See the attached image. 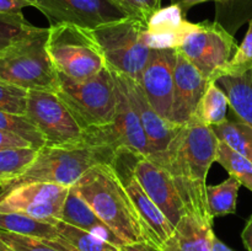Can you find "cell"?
I'll return each mask as SVG.
<instances>
[{"mask_svg":"<svg viewBox=\"0 0 252 251\" xmlns=\"http://www.w3.org/2000/svg\"><path fill=\"white\" fill-rule=\"evenodd\" d=\"M219 140L212 127L192 117L167 149L154 159L169 171L186 214L213 223L207 206V175L216 161Z\"/></svg>","mask_w":252,"mask_h":251,"instance_id":"obj_1","label":"cell"},{"mask_svg":"<svg viewBox=\"0 0 252 251\" xmlns=\"http://www.w3.org/2000/svg\"><path fill=\"white\" fill-rule=\"evenodd\" d=\"M74 186L123 243L144 241L139 216L110 162L93 166Z\"/></svg>","mask_w":252,"mask_h":251,"instance_id":"obj_2","label":"cell"},{"mask_svg":"<svg viewBox=\"0 0 252 251\" xmlns=\"http://www.w3.org/2000/svg\"><path fill=\"white\" fill-rule=\"evenodd\" d=\"M49 27H36L0 51V81L25 90L56 93L58 71L47 49Z\"/></svg>","mask_w":252,"mask_h":251,"instance_id":"obj_3","label":"cell"},{"mask_svg":"<svg viewBox=\"0 0 252 251\" xmlns=\"http://www.w3.org/2000/svg\"><path fill=\"white\" fill-rule=\"evenodd\" d=\"M116 150L106 147H90L88 144L68 147H48L38 149L36 159L22 172L2 188L30 184H49L73 186L88 170L100 162H110Z\"/></svg>","mask_w":252,"mask_h":251,"instance_id":"obj_4","label":"cell"},{"mask_svg":"<svg viewBox=\"0 0 252 251\" xmlns=\"http://www.w3.org/2000/svg\"><path fill=\"white\" fill-rule=\"evenodd\" d=\"M56 94L84 130L102 128L115 121L116 85L107 66L97 75L81 81L58 73Z\"/></svg>","mask_w":252,"mask_h":251,"instance_id":"obj_5","label":"cell"},{"mask_svg":"<svg viewBox=\"0 0 252 251\" xmlns=\"http://www.w3.org/2000/svg\"><path fill=\"white\" fill-rule=\"evenodd\" d=\"M47 49L59 74L88 80L106 68L102 49L93 31L70 24L49 26Z\"/></svg>","mask_w":252,"mask_h":251,"instance_id":"obj_6","label":"cell"},{"mask_svg":"<svg viewBox=\"0 0 252 251\" xmlns=\"http://www.w3.org/2000/svg\"><path fill=\"white\" fill-rule=\"evenodd\" d=\"M145 22L137 17H128L91 31L102 49L106 66L138 80L152 52L145 39Z\"/></svg>","mask_w":252,"mask_h":251,"instance_id":"obj_7","label":"cell"},{"mask_svg":"<svg viewBox=\"0 0 252 251\" xmlns=\"http://www.w3.org/2000/svg\"><path fill=\"white\" fill-rule=\"evenodd\" d=\"M235 38L218 22L186 21L176 51L186 57L204 78L216 83L238 49Z\"/></svg>","mask_w":252,"mask_h":251,"instance_id":"obj_8","label":"cell"},{"mask_svg":"<svg viewBox=\"0 0 252 251\" xmlns=\"http://www.w3.org/2000/svg\"><path fill=\"white\" fill-rule=\"evenodd\" d=\"M26 116L48 147L84 144L85 130L53 91L29 90Z\"/></svg>","mask_w":252,"mask_h":251,"instance_id":"obj_9","label":"cell"},{"mask_svg":"<svg viewBox=\"0 0 252 251\" xmlns=\"http://www.w3.org/2000/svg\"><path fill=\"white\" fill-rule=\"evenodd\" d=\"M133 161H134V152L126 148H120L116 150L110 164L120 177L123 187L132 199L133 206L139 216L143 233H144V241L161 250L162 245L170 238L175 226L148 196L140 182L138 181L133 167Z\"/></svg>","mask_w":252,"mask_h":251,"instance_id":"obj_10","label":"cell"},{"mask_svg":"<svg viewBox=\"0 0 252 251\" xmlns=\"http://www.w3.org/2000/svg\"><path fill=\"white\" fill-rule=\"evenodd\" d=\"M111 73L115 79L117 97L115 121L102 128L85 130L84 144L90 147H106L113 150L126 148L137 154L150 157L153 154L152 148L139 117L133 108L118 76L112 70Z\"/></svg>","mask_w":252,"mask_h":251,"instance_id":"obj_11","label":"cell"},{"mask_svg":"<svg viewBox=\"0 0 252 251\" xmlns=\"http://www.w3.org/2000/svg\"><path fill=\"white\" fill-rule=\"evenodd\" d=\"M68 191V186L49 182H30L0 188V213L15 212L56 224Z\"/></svg>","mask_w":252,"mask_h":251,"instance_id":"obj_12","label":"cell"},{"mask_svg":"<svg viewBox=\"0 0 252 251\" xmlns=\"http://www.w3.org/2000/svg\"><path fill=\"white\" fill-rule=\"evenodd\" d=\"M52 25L70 24L88 30L133 17L116 0H34Z\"/></svg>","mask_w":252,"mask_h":251,"instance_id":"obj_13","label":"cell"},{"mask_svg":"<svg viewBox=\"0 0 252 251\" xmlns=\"http://www.w3.org/2000/svg\"><path fill=\"white\" fill-rule=\"evenodd\" d=\"M176 49H152L138 83L150 105L165 120L171 122L174 105V71Z\"/></svg>","mask_w":252,"mask_h":251,"instance_id":"obj_14","label":"cell"},{"mask_svg":"<svg viewBox=\"0 0 252 251\" xmlns=\"http://www.w3.org/2000/svg\"><path fill=\"white\" fill-rule=\"evenodd\" d=\"M133 167L138 181L148 196L159 207L170 223L176 226L186 211L169 171L149 157L137 153H134Z\"/></svg>","mask_w":252,"mask_h":251,"instance_id":"obj_15","label":"cell"},{"mask_svg":"<svg viewBox=\"0 0 252 251\" xmlns=\"http://www.w3.org/2000/svg\"><path fill=\"white\" fill-rule=\"evenodd\" d=\"M113 73L118 76L120 81L122 83L126 94H127L133 108L139 117L142 127L147 134L148 142H149L153 152L149 159H154L167 149L169 144L176 137L182 126L175 125V123L162 118L155 111V108L150 105L144 91L140 88L137 80L116 73V71H113Z\"/></svg>","mask_w":252,"mask_h":251,"instance_id":"obj_16","label":"cell"},{"mask_svg":"<svg viewBox=\"0 0 252 251\" xmlns=\"http://www.w3.org/2000/svg\"><path fill=\"white\" fill-rule=\"evenodd\" d=\"M177 52V51H176ZM211 81L186 57L177 52L174 71V105L171 122L184 126L193 117Z\"/></svg>","mask_w":252,"mask_h":251,"instance_id":"obj_17","label":"cell"},{"mask_svg":"<svg viewBox=\"0 0 252 251\" xmlns=\"http://www.w3.org/2000/svg\"><path fill=\"white\" fill-rule=\"evenodd\" d=\"M59 220L80 228L83 230L89 231L98 238L103 239L107 243L121 248L126 245L117 235L112 231V229L95 213L90 204L81 197L76 187H69L68 194L64 199L63 207H62Z\"/></svg>","mask_w":252,"mask_h":251,"instance_id":"obj_18","label":"cell"},{"mask_svg":"<svg viewBox=\"0 0 252 251\" xmlns=\"http://www.w3.org/2000/svg\"><path fill=\"white\" fill-rule=\"evenodd\" d=\"M186 20L177 5L160 7L147 22L145 39L152 49H175L181 41Z\"/></svg>","mask_w":252,"mask_h":251,"instance_id":"obj_19","label":"cell"},{"mask_svg":"<svg viewBox=\"0 0 252 251\" xmlns=\"http://www.w3.org/2000/svg\"><path fill=\"white\" fill-rule=\"evenodd\" d=\"M214 235L213 223L185 214L161 251H212Z\"/></svg>","mask_w":252,"mask_h":251,"instance_id":"obj_20","label":"cell"},{"mask_svg":"<svg viewBox=\"0 0 252 251\" xmlns=\"http://www.w3.org/2000/svg\"><path fill=\"white\" fill-rule=\"evenodd\" d=\"M216 83L226 94L236 117L252 128V69L238 74H224Z\"/></svg>","mask_w":252,"mask_h":251,"instance_id":"obj_21","label":"cell"},{"mask_svg":"<svg viewBox=\"0 0 252 251\" xmlns=\"http://www.w3.org/2000/svg\"><path fill=\"white\" fill-rule=\"evenodd\" d=\"M0 230L20 235L44 239H59L56 224L38 220L22 213H0Z\"/></svg>","mask_w":252,"mask_h":251,"instance_id":"obj_22","label":"cell"},{"mask_svg":"<svg viewBox=\"0 0 252 251\" xmlns=\"http://www.w3.org/2000/svg\"><path fill=\"white\" fill-rule=\"evenodd\" d=\"M229 107V98L223 89L217 83H211L199 101L193 118L208 127H216L228 120L226 112Z\"/></svg>","mask_w":252,"mask_h":251,"instance_id":"obj_23","label":"cell"},{"mask_svg":"<svg viewBox=\"0 0 252 251\" xmlns=\"http://www.w3.org/2000/svg\"><path fill=\"white\" fill-rule=\"evenodd\" d=\"M241 184L233 176L219 185L207 186V206L212 218L234 214Z\"/></svg>","mask_w":252,"mask_h":251,"instance_id":"obj_24","label":"cell"},{"mask_svg":"<svg viewBox=\"0 0 252 251\" xmlns=\"http://www.w3.org/2000/svg\"><path fill=\"white\" fill-rule=\"evenodd\" d=\"M219 142L228 144L233 150L252 161V128L236 117L212 127Z\"/></svg>","mask_w":252,"mask_h":251,"instance_id":"obj_25","label":"cell"},{"mask_svg":"<svg viewBox=\"0 0 252 251\" xmlns=\"http://www.w3.org/2000/svg\"><path fill=\"white\" fill-rule=\"evenodd\" d=\"M0 248L2 251H76L66 241L20 235L0 230Z\"/></svg>","mask_w":252,"mask_h":251,"instance_id":"obj_26","label":"cell"},{"mask_svg":"<svg viewBox=\"0 0 252 251\" xmlns=\"http://www.w3.org/2000/svg\"><path fill=\"white\" fill-rule=\"evenodd\" d=\"M36 148H10L0 150V188L22 174L37 157Z\"/></svg>","mask_w":252,"mask_h":251,"instance_id":"obj_27","label":"cell"},{"mask_svg":"<svg viewBox=\"0 0 252 251\" xmlns=\"http://www.w3.org/2000/svg\"><path fill=\"white\" fill-rule=\"evenodd\" d=\"M56 226L59 238L73 246L76 251H115L118 249L103 239L63 220L57 221Z\"/></svg>","mask_w":252,"mask_h":251,"instance_id":"obj_28","label":"cell"},{"mask_svg":"<svg viewBox=\"0 0 252 251\" xmlns=\"http://www.w3.org/2000/svg\"><path fill=\"white\" fill-rule=\"evenodd\" d=\"M216 161L220 164L229 175L235 177L241 186L252 191V161L231 149L228 144L219 142L217 148Z\"/></svg>","mask_w":252,"mask_h":251,"instance_id":"obj_29","label":"cell"},{"mask_svg":"<svg viewBox=\"0 0 252 251\" xmlns=\"http://www.w3.org/2000/svg\"><path fill=\"white\" fill-rule=\"evenodd\" d=\"M0 129L20 135L31 143L36 149H41L46 145V140L42 133L26 116L15 115L0 110Z\"/></svg>","mask_w":252,"mask_h":251,"instance_id":"obj_30","label":"cell"},{"mask_svg":"<svg viewBox=\"0 0 252 251\" xmlns=\"http://www.w3.org/2000/svg\"><path fill=\"white\" fill-rule=\"evenodd\" d=\"M36 29L30 24L22 12L20 14H1L0 12V51L12 42L26 36Z\"/></svg>","mask_w":252,"mask_h":251,"instance_id":"obj_31","label":"cell"},{"mask_svg":"<svg viewBox=\"0 0 252 251\" xmlns=\"http://www.w3.org/2000/svg\"><path fill=\"white\" fill-rule=\"evenodd\" d=\"M27 93L19 86L0 81V110L15 115H26Z\"/></svg>","mask_w":252,"mask_h":251,"instance_id":"obj_32","label":"cell"},{"mask_svg":"<svg viewBox=\"0 0 252 251\" xmlns=\"http://www.w3.org/2000/svg\"><path fill=\"white\" fill-rule=\"evenodd\" d=\"M250 69H252V19L250 24H249V29L245 34V38L241 42L240 46L238 47L230 62L223 69L219 78L224 75V74H238L250 70Z\"/></svg>","mask_w":252,"mask_h":251,"instance_id":"obj_33","label":"cell"},{"mask_svg":"<svg viewBox=\"0 0 252 251\" xmlns=\"http://www.w3.org/2000/svg\"><path fill=\"white\" fill-rule=\"evenodd\" d=\"M133 17L147 24L150 17L161 7V0H116Z\"/></svg>","mask_w":252,"mask_h":251,"instance_id":"obj_34","label":"cell"},{"mask_svg":"<svg viewBox=\"0 0 252 251\" xmlns=\"http://www.w3.org/2000/svg\"><path fill=\"white\" fill-rule=\"evenodd\" d=\"M33 148V145L26 139L21 138L20 135L14 133L6 132V130L0 129V150L10 149V148Z\"/></svg>","mask_w":252,"mask_h":251,"instance_id":"obj_35","label":"cell"},{"mask_svg":"<svg viewBox=\"0 0 252 251\" xmlns=\"http://www.w3.org/2000/svg\"><path fill=\"white\" fill-rule=\"evenodd\" d=\"M34 0H0L1 14H20L24 7L33 6Z\"/></svg>","mask_w":252,"mask_h":251,"instance_id":"obj_36","label":"cell"},{"mask_svg":"<svg viewBox=\"0 0 252 251\" xmlns=\"http://www.w3.org/2000/svg\"><path fill=\"white\" fill-rule=\"evenodd\" d=\"M115 251H161L159 249L154 248V246L149 245V244L144 243H135V244H126V245L121 246Z\"/></svg>","mask_w":252,"mask_h":251,"instance_id":"obj_37","label":"cell"},{"mask_svg":"<svg viewBox=\"0 0 252 251\" xmlns=\"http://www.w3.org/2000/svg\"><path fill=\"white\" fill-rule=\"evenodd\" d=\"M172 5H177L182 12H186L187 10L191 9L192 6L197 4H202L206 1H228V0H170Z\"/></svg>","mask_w":252,"mask_h":251,"instance_id":"obj_38","label":"cell"},{"mask_svg":"<svg viewBox=\"0 0 252 251\" xmlns=\"http://www.w3.org/2000/svg\"><path fill=\"white\" fill-rule=\"evenodd\" d=\"M241 238H243L244 245L246 246L248 251H252V216L246 223L245 228H244Z\"/></svg>","mask_w":252,"mask_h":251,"instance_id":"obj_39","label":"cell"},{"mask_svg":"<svg viewBox=\"0 0 252 251\" xmlns=\"http://www.w3.org/2000/svg\"><path fill=\"white\" fill-rule=\"evenodd\" d=\"M212 251H234V250L229 248L228 245H225L220 239H218L216 235H214L213 244H212Z\"/></svg>","mask_w":252,"mask_h":251,"instance_id":"obj_40","label":"cell"},{"mask_svg":"<svg viewBox=\"0 0 252 251\" xmlns=\"http://www.w3.org/2000/svg\"><path fill=\"white\" fill-rule=\"evenodd\" d=\"M0 251H2V249H1V248H0Z\"/></svg>","mask_w":252,"mask_h":251,"instance_id":"obj_41","label":"cell"}]
</instances>
